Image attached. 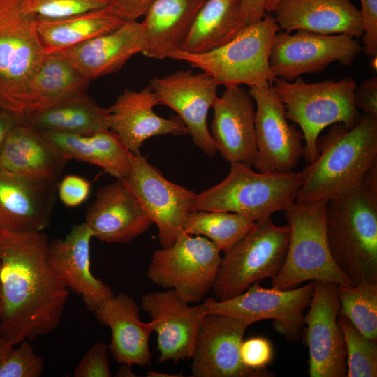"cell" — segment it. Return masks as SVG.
<instances>
[{
  "instance_id": "obj_1",
  "label": "cell",
  "mask_w": 377,
  "mask_h": 377,
  "mask_svg": "<svg viewBox=\"0 0 377 377\" xmlns=\"http://www.w3.org/2000/svg\"><path fill=\"white\" fill-rule=\"evenodd\" d=\"M48 241L43 232L0 228V335L14 346L60 323L69 292L49 264Z\"/></svg>"
},
{
  "instance_id": "obj_2",
  "label": "cell",
  "mask_w": 377,
  "mask_h": 377,
  "mask_svg": "<svg viewBox=\"0 0 377 377\" xmlns=\"http://www.w3.org/2000/svg\"><path fill=\"white\" fill-rule=\"evenodd\" d=\"M318 156L301 171L295 202H328L358 186L377 163V116L364 114L353 127L337 123L317 141Z\"/></svg>"
},
{
  "instance_id": "obj_3",
  "label": "cell",
  "mask_w": 377,
  "mask_h": 377,
  "mask_svg": "<svg viewBox=\"0 0 377 377\" xmlns=\"http://www.w3.org/2000/svg\"><path fill=\"white\" fill-rule=\"evenodd\" d=\"M326 236L335 264L353 286L377 283V188L364 182L327 203Z\"/></svg>"
},
{
  "instance_id": "obj_4",
  "label": "cell",
  "mask_w": 377,
  "mask_h": 377,
  "mask_svg": "<svg viewBox=\"0 0 377 377\" xmlns=\"http://www.w3.org/2000/svg\"><path fill=\"white\" fill-rule=\"evenodd\" d=\"M302 184L301 171L256 172L250 165L230 163L223 180L195 195L191 212H228L260 221L294 204Z\"/></svg>"
},
{
  "instance_id": "obj_5",
  "label": "cell",
  "mask_w": 377,
  "mask_h": 377,
  "mask_svg": "<svg viewBox=\"0 0 377 377\" xmlns=\"http://www.w3.org/2000/svg\"><path fill=\"white\" fill-rule=\"evenodd\" d=\"M357 84L353 77L306 83L300 76L293 81L276 77L272 83L288 120L299 126L304 140L307 163L316 158L317 141L326 127L341 123L353 127L361 118L354 103Z\"/></svg>"
},
{
  "instance_id": "obj_6",
  "label": "cell",
  "mask_w": 377,
  "mask_h": 377,
  "mask_svg": "<svg viewBox=\"0 0 377 377\" xmlns=\"http://www.w3.org/2000/svg\"><path fill=\"white\" fill-rule=\"evenodd\" d=\"M279 30L275 17L267 13L260 22L246 25L234 39L217 49L200 54L177 50L168 58L187 62L226 88L272 84L276 77L272 72L269 57Z\"/></svg>"
},
{
  "instance_id": "obj_7",
  "label": "cell",
  "mask_w": 377,
  "mask_h": 377,
  "mask_svg": "<svg viewBox=\"0 0 377 377\" xmlns=\"http://www.w3.org/2000/svg\"><path fill=\"white\" fill-rule=\"evenodd\" d=\"M327 203L295 202L283 211L290 238L284 263L272 279L271 287L292 289L309 281L353 286L330 252L326 236Z\"/></svg>"
},
{
  "instance_id": "obj_8",
  "label": "cell",
  "mask_w": 377,
  "mask_h": 377,
  "mask_svg": "<svg viewBox=\"0 0 377 377\" xmlns=\"http://www.w3.org/2000/svg\"><path fill=\"white\" fill-rule=\"evenodd\" d=\"M36 15L22 0H0V108L22 121L27 83L46 56Z\"/></svg>"
},
{
  "instance_id": "obj_9",
  "label": "cell",
  "mask_w": 377,
  "mask_h": 377,
  "mask_svg": "<svg viewBox=\"0 0 377 377\" xmlns=\"http://www.w3.org/2000/svg\"><path fill=\"white\" fill-rule=\"evenodd\" d=\"M290 228L271 217L256 221L249 232L221 257L212 287L215 298L234 297L254 283L280 272L287 253Z\"/></svg>"
},
{
  "instance_id": "obj_10",
  "label": "cell",
  "mask_w": 377,
  "mask_h": 377,
  "mask_svg": "<svg viewBox=\"0 0 377 377\" xmlns=\"http://www.w3.org/2000/svg\"><path fill=\"white\" fill-rule=\"evenodd\" d=\"M220 253L205 237L183 232L170 246L154 251L147 276L161 288L174 290L185 302L197 303L212 290Z\"/></svg>"
},
{
  "instance_id": "obj_11",
  "label": "cell",
  "mask_w": 377,
  "mask_h": 377,
  "mask_svg": "<svg viewBox=\"0 0 377 377\" xmlns=\"http://www.w3.org/2000/svg\"><path fill=\"white\" fill-rule=\"evenodd\" d=\"M316 281L292 289L262 287L258 283L225 300L209 297L201 303L207 314L235 317L250 325L272 320L275 330L286 341H297L304 327V312L311 300Z\"/></svg>"
},
{
  "instance_id": "obj_12",
  "label": "cell",
  "mask_w": 377,
  "mask_h": 377,
  "mask_svg": "<svg viewBox=\"0 0 377 377\" xmlns=\"http://www.w3.org/2000/svg\"><path fill=\"white\" fill-rule=\"evenodd\" d=\"M123 181L156 224L161 248L170 246L184 232L196 193L167 179L140 153H131V168Z\"/></svg>"
},
{
  "instance_id": "obj_13",
  "label": "cell",
  "mask_w": 377,
  "mask_h": 377,
  "mask_svg": "<svg viewBox=\"0 0 377 377\" xmlns=\"http://www.w3.org/2000/svg\"><path fill=\"white\" fill-rule=\"evenodd\" d=\"M362 47L346 34L326 35L306 30L274 36L269 65L275 77L293 81L304 73L320 71L334 62L350 66Z\"/></svg>"
},
{
  "instance_id": "obj_14",
  "label": "cell",
  "mask_w": 377,
  "mask_h": 377,
  "mask_svg": "<svg viewBox=\"0 0 377 377\" xmlns=\"http://www.w3.org/2000/svg\"><path fill=\"white\" fill-rule=\"evenodd\" d=\"M248 92L256 104L257 154L253 166L260 172L293 171L304 157L301 130L295 124L288 123L272 84L250 87Z\"/></svg>"
},
{
  "instance_id": "obj_15",
  "label": "cell",
  "mask_w": 377,
  "mask_h": 377,
  "mask_svg": "<svg viewBox=\"0 0 377 377\" xmlns=\"http://www.w3.org/2000/svg\"><path fill=\"white\" fill-rule=\"evenodd\" d=\"M149 85L158 104L175 110L194 144L208 156L214 157L218 150L207 126V114L218 97L219 85L214 80L202 71L182 69L155 77Z\"/></svg>"
},
{
  "instance_id": "obj_16",
  "label": "cell",
  "mask_w": 377,
  "mask_h": 377,
  "mask_svg": "<svg viewBox=\"0 0 377 377\" xmlns=\"http://www.w3.org/2000/svg\"><path fill=\"white\" fill-rule=\"evenodd\" d=\"M338 286L316 281L309 309L304 317L311 377L347 376L346 347L337 322Z\"/></svg>"
},
{
  "instance_id": "obj_17",
  "label": "cell",
  "mask_w": 377,
  "mask_h": 377,
  "mask_svg": "<svg viewBox=\"0 0 377 377\" xmlns=\"http://www.w3.org/2000/svg\"><path fill=\"white\" fill-rule=\"evenodd\" d=\"M249 323L207 314L200 327L191 366L192 377H270L267 370L253 371L241 360L240 347Z\"/></svg>"
},
{
  "instance_id": "obj_18",
  "label": "cell",
  "mask_w": 377,
  "mask_h": 377,
  "mask_svg": "<svg viewBox=\"0 0 377 377\" xmlns=\"http://www.w3.org/2000/svg\"><path fill=\"white\" fill-rule=\"evenodd\" d=\"M140 308L149 314L157 334L158 362L177 363L191 359L206 311L202 304L191 306L174 290L145 294Z\"/></svg>"
},
{
  "instance_id": "obj_19",
  "label": "cell",
  "mask_w": 377,
  "mask_h": 377,
  "mask_svg": "<svg viewBox=\"0 0 377 377\" xmlns=\"http://www.w3.org/2000/svg\"><path fill=\"white\" fill-rule=\"evenodd\" d=\"M92 234L84 222L74 225L65 237L48 241L50 265L65 286L82 298L86 308L94 311L114 293L111 287L94 276L90 269Z\"/></svg>"
},
{
  "instance_id": "obj_20",
  "label": "cell",
  "mask_w": 377,
  "mask_h": 377,
  "mask_svg": "<svg viewBox=\"0 0 377 377\" xmlns=\"http://www.w3.org/2000/svg\"><path fill=\"white\" fill-rule=\"evenodd\" d=\"M158 105L149 84L140 91L125 89L108 110V124L132 154L140 153L143 142L154 136L188 133L179 116L165 119L156 114Z\"/></svg>"
},
{
  "instance_id": "obj_21",
  "label": "cell",
  "mask_w": 377,
  "mask_h": 377,
  "mask_svg": "<svg viewBox=\"0 0 377 377\" xmlns=\"http://www.w3.org/2000/svg\"><path fill=\"white\" fill-rule=\"evenodd\" d=\"M210 133L218 152L228 162L253 165L257 154L255 107L241 86L226 88L215 100Z\"/></svg>"
},
{
  "instance_id": "obj_22",
  "label": "cell",
  "mask_w": 377,
  "mask_h": 377,
  "mask_svg": "<svg viewBox=\"0 0 377 377\" xmlns=\"http://www.w3.org/2000/svg\"><path fill=\"white\" fill-rule=\"evenodd\" d=\"M92 237L108 243L124 244L154 223L123 180L101 188L85 213Z\"/></svg>"
},
{
  "instance_id": "obj_23",
  "label": "cell",
  "mask_w": 377,
  "mask_h": 377,
  "mask_svg": "<svg viewBox=\"0 0 377 377\" xmlns=\"http://www.w3.org/2000/svg\"><path fill=\"white\" fill-rule=\"evenodd\" d=\"M57 183L40 181L0 168V228L42 232L50 223Z\"/></svg>"
},
{
  "instance_id": "obj_24",
  "label": "cell",
  "mask_w": 377,
  "mask_h": 377,
  "mask_svg": "<svg viewBox=\"0 0 377 377\" xmlns=\"http://www.w3.org/2000/svg\"><path fill=\"white\" fill-rule=\"evenodd\" d=\"M145 48L141 24L133 21L59 52L90 82L118 71L133 56L142 53Z\"/></svg>"
},
{
  "instance_id": "obj_25",
  "label": "cell",
  "mask_w": 377,
  "mask_h": 377,
  "mask_svg": "<svg viewBox=\"0 0 377 377\" xmlns=\"http://www.w3.org/2000/svg\"><path fill=\"white\" fill-rule=\"evenodd\" d=\"M93 312L101 324L111 330L108 349L117 363L142 367L151 364L149 338L153 327L150 322L141 321L140 306L133 297L114 294Z\"/></svg>"
},
{
  "instance_id": "obj_26",
  "label": "cell",
  "mask_w": 377,
  "mask_h": 377,
  "mask_svg": "<svg viewBox=\"0 0 377 377\" xmlns=\"http://www.w3.org/2000/svg\"><path fill=\"white\" fill-rule=\"evenodd\" d=\"M273 13L280 29L288 33L363 34L360 11L350 0H281Z\"/></svg>"
},
{
  "instance_id": "obj_27",
  "label": "cell",
  "mask_w": 377,
  "mask_h": 377,
  "mask_svg": "<svg viewBox=\"0 0 377 377\" xmlns=\"http://www.w3.org/2000/svg\"><path fill=\"white\" fill-rule=\"evenodd\" d=\"M67 162L40 131L23 122L9 131L0 150V168L47 182L57 183Z\"/></svg>"
},
{
  "instance_id": "obj_28",
  "label": "cell",
  "mask_w": 377,
  "mask_h": 377,
  "mask_svg": "<svg viewBox=\"0 0 377 377\" xmlns=\"http://www.w3.org/2000/svg\"><path fill=\"white\" fill-rule=\"evenodd\" d=\"M201 0H156L140 22L145 48L142 53L156 59L180 48L200 6Z\"/></svg>"
},
{
  "instance_id": "obj_29",
  "label": "cell",
  "mask_w": 377,
  "mask_h": 377,
  "mask_svg": "<svg viewBox=\"0 0 377 377\" xmlns=\"http://www.w3.org/2000/svg\"><path fill=\"white\" fill-rule=\"evenodd\" d=\"M42 133L68 161L74 159L96 165L119 180H124L130 172L131 152L109 129L87 135Z\"/></svg>"
},
{
  "instance_id": "obj_30",
  "label": "cell",
  "mask_w": 377,
  "mask_h": 377,
  "mask_svg": "<svg viewBox=\"0 0 377 377\" xmlns=\"http://www.w3.org/2000/svg\"><path fill=\"white\" fill-rule=\"evenodd\" d=\"M89 84L61 53L47 54L27 83L23 121L68 97L87 91Z\"/></svg>"
},
{
  "instance_id": "obj_31",
  "label": "cell",
  "mask_w": 377,
  "mask_h": 377,
  "mask_svg": "<svg viewBox=\"0 0 377 377\" xmlns=\"http://www.w3.org/2000/svg\"><path fill=\"white\" fill-rule=\"evenodd\" d=\"M246 26L241 0H205L179 50L193 54L212 51L231 41Z\"/></svg>"
},
{
  "instance_id": "obj_32",
  "label": "cell",
  "mask_w": 377,
  "mask_h": 377,
  "mask_svg": "<svg viewBox=\"0 0 377 377\" xmlns=\"http://www.w3.org/2000/svg\"><path fill=\"white\" fill-rule=\"evenodd\" d=\"M125 22L108 6L61 17L36 15L37 32L46 54L112 31Z\"/></svg>"
},
{
  "instance_id": "obj_33",
  "label": "cell",
  "mask_w": 377,
  "mask_h": 377,
  "mask_svg": "<svg viewBox=\"0 0 377 377\" xmlns=\"http://www.w3.org/2000/svg\"><path fill=\"white\" fill-rule=\"evenodd\" d=\"M108 110L80 92L26 118L22 122L42 133L92 135L108 130Z\"/></svg>"
},
{
  "instance_id": "obj_34",
  "label": "cell",
  "mask_w": 377,
  "mask_h": 377,
  "mask_svg": "<svg viewBox=\"0 0 377 377\" xmlns=\"http://www.w3.org/2000/svg\"><path fill=\"white\" fill-rule=\"evenodd\" d=\"M256 221L237 213L221 211H193L186 219L184 232L201 235L226 253L252 228Z\"/></svg>"
},
{
  "instance_id": "obj_35",
  "label": "cell",
  "mask_w": 377,
  "mask_h": 377,
  "mask_svg": "<svg viewBox=\"0 0 377 377\" xmlns=\"http://www.w3.org/2000/svg\"><path fill=\"white\" fill-rule=\"evenodd\" d=\"M339 315L346 317L367 338L377 340V283L338 286Z\"/></svg>"
},
{
  "instance_id": "obj_36",
  "label": "cell",
  "mask_w": 377,
  "mask_h": 377,
  "mask_svg": "<svg viewBox=\"0 0 377 377\" xmlns=\"http://www.w3.org/2000/svg\"><path fill=\"white\" fill-rule=\"evenodd\" d=\"M337 322L346 347L347 377L377 376V340L364 337L345 316Z\"/></svg>"
},
{
  "instance_id": "obj_37",
  "label": "cell",
  "mask_w": 377,
  "mask_h": 377,
  "mask_svg": "<svg viewBox=\"0 0 377 377\" xmlns=\"http://www.w3.org/2000/svg\"><path fill=\"white\" fill-rule=\"evenodd\" d=\"M44 371V360L29 341L14 346L0 362V377H39Z\"/></svg>"
},
{
  "instance_id": "obj_38",
  "label": "cell",
  "mask_w": 377,
  "mask_h": 377,
  "mask_svg": "<svg viewBox=\"0 0 377 377\" xmlns=\"http://www.w3.org/2000/svg\"><path fill=\"white\" fill-rule=\"evenodd\" d=\"M110 0H22L26 12L44 17H61L105 8Z\"/></svg>"
},
{
  "instance_id": "obj_39",
  "label": "cell",
  "mask_w": 377,
  "mask_h": 377,
  "mask_svg": "<svg viewBox=\"0 0 377 377\" xmlns=\"http://www.w3.org/2000/svg\"><path fill=\"white\" fill-rule=\"evenodd\" d=\"M274 349L270 341L260 336L243 340L240 347V356L244 365L256 371H266L272 361Z\"/></svg>"
},
{
  "instance_id": "obj_40",
  "label": "cell",
  "mask_w": 377,
  "mask_h": 377,
  "mask_svg": "<svg viewBox=\"0 0 377 377\" xmlns=\"http://www.w3.org/2000/svg\"><path fill=\"white\" fill-rule=\"evenodd\" d=\"M108 346L104 343L93 344L83 355L73 373L75 377H110L108 356Z\"/></svg>"
},
{
  "instance_id": "obj_41",
  "label": "cell",
  "mask_w": 377,
  "mask_h": 377,
  "mask_svg": "<svg viewBox=\"0 0 377 377\" xmlns=\"http://www.w3.org/2000/svg\"><path fill=\"white\" fill-rule=\"evenodd\" d=\"M91 184L87 179L68 175L57 183L58 195L61 202L67 207H75L82 204L89 197Z\"/></svg>"
},
{
  "instance_id": "obj_42",
  "label": "cell",
  "mask_w": 377,
  "mask_h": 377,
  "mask_svg": "<svg viewBox=\"0 0 377 377\" xmlns=\"http://www.w3.org/2000/svg\"><path fill=\"white\" fill-rule=\"evenodd\" d=\"M363 30L364 53L369 57L377 56V0H360Z\"/></svg>"
},
{
  "instance_id": "obj_43",
  "label": "cell",
  "mask_w": 377,
  "mask_h": 377,
  "mask_svg": "<svg viewBox=\"0 0 377 377\" xmlns=\"http://www.w3.org/2000/svg\"><path fill=\"white\" fill-rule=\"evenodd\" d=\"M156 0H110L109 8L124 22L144 17Z\"/></svg>"
},
{
  "instance_id": "obj_44",
  "label": "cell",
  "mask_w": 377,
  "mask_h": 377,
  "mask_svg": "<svg viewBox=\"0 0 377 377\" xmlns=\"http://www.w3.org/2000/svg\"><path fill=\"white\" fill-rule=\"evenodd\" d=\"M355 105L366 114L377 116V76L364 80L355 89Z\"/></svg>"
},
{
  "instance_id": "obj_45",
  "label": "cell",
  "mask_w": 377,
  "mask_h": 377,
  "mask_svg": "<svg viewBox=\"0 0 377 377\" xmlns=\"http://www.w3.org/2000/svg\"><path fill=\"white\" fill-rule=\"evenodd\" d=\"M265 0H241V14L246 25L260 22L265 15Z\"/></svg>"
},
{
  "instance_id": "obj_46",
  "label": "cell",
  "mask_w": 377,
  "mask_h": 377,
  "mask_svg": "<svg viewBox=\"0 0 377 377\" xmlns=\"http://www.w3.org/2000/svg\"><path fill=\"white\" fill-rule=\"evenodd\" d=\"M22 122L15 114L1 109L0 110V150L9 131Z\"/></svg>"
},
{
  "instance_id": "obj_47",
  "label": "cell",
  "mask_w": 377,
  "mask_h": 377,
  "mask_svg": "<svg viewBox=\"0 0 377 377\" xmlns=\"http://www.w3.org/2000/svg\"><path fill=\"white\" fill-rule=\"evenodd\" d=\"M13 346V341L0 337V362Z\"/></svg>"
},
{
  "instance_id": "obj_48",
  "label": "cell",
  "mask_w": 377,
  "mask_h": 377,
  "mask_svg": "<svg viewBox=\"0 0 377 377\" xmlns=\"http://www.w3.org/2000/svg\"><path fill=\"white\" fill-rule=\"evenodd\" d=\"M131 366L126 364H122V367L119 369L117 376H135V374L131 370Z\"/></svg>"
},
{
  "instance_id": "obj_49",
  "label": "cell",
  "mask_w": 377,
  "mask_h": 377,
  "mask_svg": "<svg viewBox=\"0 0 377 377\" xmlns=\"http://www.w3.org/2000/svg\"><path fill=\"white\" fill-rule=\"evenodd\" d=\"M281 0H265V12L268 13H272L274 12L276 6L279 3Z\"/></svg>"
},
{
  "instance_id": "obj_50",
  "label": "cell",
  "mask_w": 377,
  "mask_h": 377,
  "mask_svg": "<svg viewBox=\"0 0 377 377\" xmlns=\"http://www.w3.org/2000/svg\"><path fill=\"white\" fill-rule=\"evenodd\" d=\"M148 376H153V377H178L182 376L179 375H173V374H168L165 373H161V372H153L150 371L148 372Z\"/></svg>"
},
{
  "instance_id": "obj_51",
  "label": "cell",
  "mask_w": 377,
  "mask_h": 377,
  "mask_svg": "<svg viewBox=\"0 0 377 377\" xmlns=\"http://www.w3.org/2000/svg\"><path fill=\"white\" fill-rule=\"evenodd\" d=\"M0 311H1V300H0Z\"/></svg>"
},
{
  "instance_id": "obj_52",
  "label": "cell",
  "mask_w": 377,
  "mask_h": 377,
  "mask_svg": "<svg viewBox=\"0 0 377 377\" xmlns=\"http://www.w3.org/2000/svg\"><path fill=\"white\" fill-rule=\"evenodd\" d=\"M201 1H205V0H201Z\"/></svg>"
},
{
  "instance_id": "obj_53",
  "label": "cell",
  "mask_w": 377,
  "mask_h": 377,
  "mask_svg": "<svg viewBox=\"0 0 377 377\" xmlns=\"http://www.w3.org/2000/svg\"><path fill=\"white\" fill-rule=\"evenodd\" d=\"M0 110H1V108H0Z\"/></svg>"
},
{
  "instance_id": "obj_54",
  "label": "cell",
  "mask_w": 377,
  "mask_h": 377,
  "mask_svg": "<svg viewBox=\"0 0 377 377\" xmlns=\"http://www.w3.org/2000/svg\"><path fill=\"white\" fill-rule=\"evenodd\" d=\"M0 337H1V335H0Z\"/></svg>"
}]
</instances>
